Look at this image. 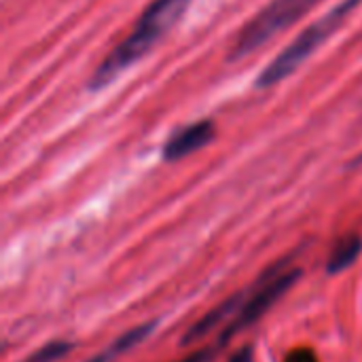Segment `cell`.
Here are the masks:
<instances>
[{
    "instance_id": "cell-6",
    "label": "cell",
    "mask_w": 362,
    "mask_h": 362,
    "mask_svg": "<svg viewBox=\"0 0 362 362\" xmlns=\"http://www.w3.org/2000/svg\"><path fill=\"white\" fill-rule=\"evenodd\" d=\"M242 303H244L242 295H235V297H231L229 301H225V303H221L218 308H214V310H212L210 314H206L197 325L191 327V331L185 335L182 344H193V341L202 339L204 335H208L214 327L221 325V320H225V318H229V316H235L238 310L242 308Z\"/></svg>"
},
{
    "instance_id": "cell-10",
    "label": "cell",
    "mask_w": 362,
    "mask_h": 362,
    "mask_svg": "<svg viewBox=\"0 0 362 362\" xmlns=\"http://www.w3.org/2000/svg\"><path fill=\"white\" fill-rule=\"evenodd\" d=\"M284 362H320L318 361V356L310 350V348H297V350H293Z\"/></svg>"
},
{
    "instance_id": "cell-2",
    "label": "cell",
    "mask_w": 362,
    "mask_h": 362,
    "mask_svg": "<svg viewBox=\"0 0 362 362\" xmlns=\"http://www.w3.org/2000/svg\"><path fill=\"white\" fill-rule=\"evenodd\" d=\"M362 0H344L337 6H333L325 17H320L318 21H314L312 25H308L291 45H286L265 68L263 72L257 76L255 85L259 89H267L278 85L280 81H284L286 76H291L293 72H297V68L325 42L329 40L339 25L350 17V13L361 4Z\"/></svg>"
},
{
    "instance_id": "cell-7",
    "label": "cell",
    "mask_w": 362,
    "mask_h": 362,
    "mask_svg": "<svg viewBox=\"0 0 362 362\" xmlns=\"http://www.w3.org/2000/svg\"><path fill=\"white\" fill-rule=\"evenodd\" d=\"M362 252V238L358 233H350L346 238H341L331 255H329V263H327V272L329 274H339L344 269H348L350 265L356 263V259L361 257Z\"/></svg>"
},
{
    "instance_id": "cell-9",
    "label": "cell",
    "mask_w": 362,
    "mask_h": 362,
    "mask_svg": "<svg viewBox=\"0 0 362 362\" xmlns=\"http://www.w3.org/2000/svg\"><path fill=\"white\" fill-rule=\"evenodd\" d=\"M72 350V344L68 341H51L45 348H40L28 362H55L62 356H66Z\"/></svg>"
},
{
    "instance_id": "cell-3",
    "label": "cell",
    "mask_w": 362,
    "mask_h": 362,
    "mask_svg": "<svg viewBox=\"0 0 362 362\" xmlns=\"http://www.w3.org/2000/svg\"><path fill=\"white\" fill-rule=\"evenodd\" d=\"M320 0H272L261 13H257L238 34L229 57L242 59L269 38L299 21L305 13H310Z\"/></svg>"
},
{
    "instance_id": "cell-12",
    "label": "cell",
    "mask_w": 362,
    "mask_h": 362,
    "mask_svg": "<svg viewBox=\"0 0 362 362\" xmlns=\"http://www.w3.org/2000/svg\"><path fill=\"white\" fill-rule=\"evenodd\" d=\"M255 361V354H252V348L250 346H246V348H242V350H238L229 362H252Z\"/></svg>"
},
{
    "instance_id": "cell-4",
    "label": "cell",
    "mask_w": 362,
    "mask_h": 362,
    "mask_svg": "<svg viewBox=\"0 0 362 362\" xmlns=\"http://www.w3.org/2000/svg\"><path fill=\"white\" fill-rule=\"evenodd\" d=\"M284 265L286 263L282 261V263L269 267L263 278H259V282L252 288L250 297L244 299L238 314L231 318V322L221 333L216 346H225L235 333H240L246 327L259 322L263 318V314H267V310L301 278V269H284Z\"/></svg>"
},
{
    "instance_id": "cell-11",
    "label": "cell",
    "mask_w": 362,
    "mask_h": 362,
    "mask_svg": "<svg viewBox=\"0 0 362 362\" xmlns=\"http://www.w3.org/2000/svg\"><path fill=\"white\" fill-rule=\"evenodd\" d=\"M214 350H216V346H214V348H210V350H199V352H195V354H191V356L182 358L180 362H208L210 358H212Z\"/></svg>"
},
{
    "instance_id": "cell-8",
    "label": "cell",
    "mask_w": 362,
    "mask_h": 362,
    "mask_svg": "<svg viewBox=\"0 0 362 362\" xmlns=\"http://www.w3.org/2000/svg\"><path fill=\"white\" fill-rule=\"evenodd\" d=\"M155 329V322H148V325H142V327H136V329H132L129 333H125L123 337H119L110 348H106L102 354H98L95 358H91L89 362H112L119 354H123V352H127L129 348H136L151 331Z\"/></svg>"
},
{
    "instance_id": "cell-1",
    "label": "cell",
    "mask_w": 362,
    "mask_h": 362,
    "mask_svg": "<svg viewBox=\"0 0 362 362\" xmlns=\"http://www.w3.org/2000/svg\"><path fill=\"white\" fill-rule=\"evenodd\" d=\"M189 4L191 0H153L140 15L132 34L123 42H119L95 68L89 81V89L106 87L132 64L142 59L161 40V36L178 23Z\"/></svg>"
},
{
    "instance_id": "cell-5",
    "label": "cell",
    "mask_w": 362,
    "mask_h": 362,
    "mask_svg": "<svg viewBox=\"0 0 362 362\" xmlns=\"http://www.w3.org/2000/svg\"><path fill=\"white\" fill-rule=\"evenodd\" d=\"M216 138V125L210 119H202L195 123H189L187 127L174 132L165 144H163V159L165 161H178L187 155H193L195 151L208 146Z\"/></svg>"
}]
</instances>
